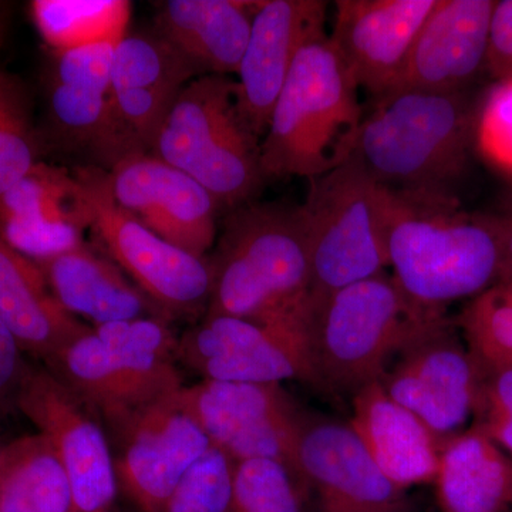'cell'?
I'll return each mask as SVG.
<instances>
[{
    "label": "cell",
    "mask_w": 512,
    "mask_h": 512,
    "mask_svg": "<svg viewBox=\"0 0 512 512\" xmlns=\"http://www.w3.org/2000/svg\"><path fill=\"white\" fill-rule=\"evenodd\" d=\"M229 211L208 258L205 316L309 328L311 261L301 205L251 201Z\"/></svg>",
    "instance_id": "cell-1"
},
{
    "label": "cell",
    "mask_w": 512,
    "mask_h": 512,
    "mask_svg": "<svg viewBox=\"0 0 512 512\" xmlns=\"http://www.w3.org/2000/svg\"><path fill=\"white\" fill-rule=\"evenodd\" d=\"M477 113L468 92L383 94L363 116L349 160L387 190L453 197L476 150Z\"/></svg>",
    "instance_id": "cell-2"
},
{
    "label": "cell",
    "mask_w": 512,
    "mask_h": 512,
    "mask_svg": "<svg viewBox=\"0 0 512 512\" xmlns=\"http://www.w3.org/2000/svg\"><path fill=\"white\" fill-rule=\"evenodd\" d=\"M387 268L424 308L476 298L500 281L501 248L493 215L458 210L456 198L393 191Z\"/></svg>",
    "instance_id": "cell-3"
},
{
    "label": "cell",
    "mask_w": 512,
    "mask_h": 512,
    "mask_svg": "<svg viewBox=\"0 0 512 512\" xmlns=\"http://www.w3.org/2000/svg\"><path fill=\"white\" fill-rule=\"evenodd\" d=\"M359 86L328 35L306 43L279 93L264 140L265 178L312 180L345 164L362 124Z\"/></svg>",
    "instance_id": "cell-4"
},
{
    "label": "cell",
    "mask_w": 512,
    "mask_h": 512,
    "mask_svg": "<svg viewBox=\"0 0 512 512\" xmlns=\"http://www.w3.org/2000/svg\"><path fill=\"white\" fill-rule=\"evenodd\" d=\"M446 319V312L410 299L386 272L339 289L311 306L309 350L318 386L356 393Z\"/></svg>",
    "instance_id": "cell-5"
},
{
    "label": "cell",
    "mask_w": 512,
    "mask_h": 512,
    "mask_svg": "<svg viewBox=\"0 0 512 512\" xmlns=\"http://www.w3.org/2000/svg\"><path fill=\"white\" fill-rule=\"evenodd\" d=\"M151 154L194 178L221 210L254 201L266 180L261 143L242 120L227 76L208 74L185 86Z\"/></svg>",
    "instance_id": "cell-6"
},
{
    "label": "cell",
    "mask_w": 512,
    "mask_h": 512,
    "mask_svg": "<svg viewBox=\"0 0 512 512\" xmlns=\"http://www.w3.org/2000/svg\"><path fill=\"white\" fill-rule=\"evenodd\" d=\"M301 205L311 261V306L387 268L393 191L355 161L309 180Z\"/></svg>",
    "instance_id": "cell-7"
},
{
    "label": "cell",
    "mask_w": 512,
    "mask_h": 512,
    "mask_svg": "<svg viewBox=\"0 0 512 512\" xmlns=\"http://www.w3.org/2000/svg\"><path fill=\"white\" fill-rule=\"evenodd\" d=\"M90 215V228L114 264L165 318L200 311L211 293L210 259L188 254L151 232L114 202L106 170L90 165L74 173Z\"/></svg>",
    "instance_id": "cell-8"
},
{
    "label": "cell",
    "mask_w": 512,
    "mask_h": 512,
    "mask_svg": "<svg viewBox=\"0 0 512 512\" xmlns=\"http://www.w3.org/2000/svg\"><path fill=\"white\" fill-rule=\"evenodd\" d=\"M174 400L204 431L211 446L234 463L278 461L301 484L296 457L302 414L281 384L204 380L183 387Z\"/></svg>",
    "instance_id": "cell-9"
},
{
    "label": "cell",
    "mask_w": 512,
    "mask_h": 512,
    "mask_svg": "<svg viewBox=\"0 0 512 512\" xmlns=\"http://www.w3.org/2000/svg\"><path fill=\"white\" fill-rule=\"evenodd\" d=\"M13 400L59 457L72 485L74 512H109L119 487L116 464L89 407L52 372L29 366Z\"/></svg>",
    "instance_id": "cell-10"
},
{
    "label": "cell",
    "mask_w": 512,
    "mask_h": 512,
    "mask_svg": "<svg viewBox=\"0 0 512 512\" xmlns=\"http://www.w3.org/2000/svg\"><path fill=\"white\" fill-rule=\"evenodd\" d=\"M47 363L53 375L120 436L184 387L171 357L114 352L101 343L93 328L67 343Z\"/></svg>",
    "instance_id": "cell-11"
},
{
    "label": "cell",
    "mask_w": 512,
    "mask_h": 512,
    "mask_svg": "<svg viewBox=\"0 0 512 512\" xmlns=\"http://www.w3.org/2000/svg\"><path fill=\"white\" fill-rule=\"evenodd\" d=\"M116 42L53 50L43 73V146L84 151L103 170L120 161L111 97V59Z\"/></svg>",
    "instance_id": "cell-12"
},
{
    "label": "cell",
    "mask_w": 512,
    "mask_h": 512,
    "mask_svg": "<svg viewBox=\"0 0 512 512\" xmlns=\"http://www.w3.org/2000/svg\"><path fill=\"white\" fill-rule=\"evenodd\" d=\"M309 329L296 323H258L231 316H205L180 339L178 355L218 382L281 384L316 382Z\"/></svg>",
    "instance_id": "cell-13"
},
{
    "label": "cell",
    "mask_w": 512,
    "mask_h": 512,
    "mask_svg": "<svg viewBox=\"0 0 512 512\" xmlns=\"http://www.w3.org/2000/svg\"><path fill=\"white\" fill-rule=\"evenodd\" d=\"M296 458L306 512H414L349 423L302 416Z\"/></svg>",
    "instance_id": "cell-14"
},
{
    "label": "cell",
    "mask_w": 512,
    "mask_h": 512,
    "mask_svg": "<svg viewBox=\"0 0 512 512\" xmlns=\"http://www.w3.org/2000/svg\"><path fill=\"white\" fill-rule=\"evenodd\" d=\"M456 323L443 320L413 340L380 377L386 393L439 439L466 429L473 416L477 369Z\"/></svg>",
    "instance_id": "cell-15"
},
{
    "label": "cell",
    "mask_w": 512,
    "mask_h": 512,
    "mask_svg": "<svg viewBox=\"0 0 512 512\" xmlns=\"http://www.w3.org/2000/svg\"><path fill=\"white\" fill-rule=\"evenodd\" d=\"M114 202L151 232L207 258L217 238V200L190 175L151 153L121 158L106 170Z\"/></svg>",
    "instance_id": "cell-16"
},
{
    "label": "cell",
    "mask_w": 512,
    "mask_h": 512,
    "mask_svg": "<svg viewBox=\"0 0 512 512\" xmlns=\"http://www.w3.org/2000/svg\"><path fill=\"white\" fill-rule=\"evenodd\" d=\"M198 74L156 32L123 35L111 59V97L120 160L151 153L178 96Z\"/></svg>",
    "instance_id": "cell-17"
},
{
    "label": "cell",
    "mask_w": 512,
    "mask_h": 512,
    "mask_svg": "<svg viewBox=\"0 0 512 512\" xmlns=\"http://www.w3.org/2000/svg\"><path fill=\"white\" fill-rule=\"evenodd\" d=\"M326 10L323 0H268L256 10L235 94L242 120L259 140L302 47L325 35Z\"/></svg>",
    "instance_id": "cell-18"
},
{
    "label": "cell",
    "mask_w": 512,
    "mask_h": 512,
    "mask_svg": "<svg viewBox=\"0 0 512 512\" xmlns=\"http://www.w3.org/2000/svg\"><path fill=\"white\" fill-rule=\"evenodd\" d=\"M437 0H339L330 35L359 89L383 96L399 82Z\"/></svg>",
    "instance_id": "cell-19"
},
{
    "label": "cell",
    "mask_w": 512,
    "mask_h": 512,
    "mask_svg": "<svg viewBox=\"0 0 512 512\" xmlns=\"http://www.w3.org/2000/svg\"><path fill=\"white\" fill-rule=\"evenodd\" d=\"M174 397L148 410L121 434L117 480L141 512H164L188 468L211 447Z\"/></svg>",
    "instance_id": "cell-20"
},
{
    "label": "cell",
    "mask_w": 512,
    "mask_h": 512,
    "mask_svg": "<svg viewBox=\"0 0 512 512\" xmlns=\"http://www.w3.org/2000/svg\"><path fill=\"white\" fill-rule=\"evenodd\" d=\"M495 0H437L394 90L467 92L485 72Z\"/></svg>",
    "instance_id": "cell-21"
},
{
    "label": "cell",
    "mask_w": 512,
    "mask_h": 512,
    "mask_svg": "<svg viewBox=\"0 0 512 512\" xmlns=\"http://www.w3.org/2000/svg\"><path fill=\"white\" fill-rule=\"evenodd\" d=\"M90 215L74 175L37 163L0 197V237L35 262L84 244Z\"/></svg>",
    "instance_id": "cell-22"
},
{
    "label": "cell",
    "mask_w": 512,
    "mask_h": 512,
    "mask_svg": "<svg viewBox=\"0 0 512 512\" xmlns=\"http://www.w3.org/2000/svg\"><path fill=\"white\" fill-rule=\"evenodd\" d=\"M349 424L376 466L397 487L409 491L434 483L443 440L394 402L379 380L353 393Z\"/></svg>",
    "instance_id": "cell-23"
},
{
    "label": "cell",
    "mask_w": 512,
    "mask_h": 512,
    "mask_svg": "<svg viewBox=\"0 0 512 512\" xmlns=\"http://www.w3.org/2000/svg\"><path fill=\"white\" fill-rule=\"evenodd\" d=\"M259 5L245 0H168L158 10L154 32L198 77H228L238 72Z\"/></svg>",
    "instance_id": "cell-24"
},
{
    "label": "cell",
    "mask_w": 512,
    "mask_h": 512,
    "mask_svg": "<svg viewBox=\"0 0 512 512\" xmlns=\"http://www.w3.org/2000/svg\"><path fill=\"white\" fill-rule=\"evenodd\" d=\"M36 264L60 305L94 326L144 316L165 318L113 259L87 244Z\"/></svg>",
    "instance_id": "cell-25"
},
{
    "label": "cell",
    "mask_w": 512,
    "mask_h": 512,
    "mask_svg": "<svg viewBox=\"0 0 512 512\" xmlns=\"http://www.w3.org/2000/svg\"><path fill=\"white\" fill-rule=\"evenodd\" d=\"M0 320L22 350L50 360L87 326L50 291L42 269L0 237Z\"/></svg>",
    "instance_id": "cell-26"
},
{
    "label": "cell",
    "mask_w": 512,
    "mask_h": 512,
    "mask_svg": "<svg viewBox=\"0 0 512 512\" xmlns=\"http://www.w3.org/2000/svg\"><path fill=\"white\" fill-rule=\"evenodd\" d=\"M433 484L441 512L512 510V458L473 426L443 440Z\"/></svg>",
    "instance_id": "cell-27"
},
{
    "label": "cell",
    "mask_w": 512,
    "mask_h": 512,
    "mask_svg": "<svg viewBox=\"0 0 512 512\" xmlns=\"http://www.w3.org/2000/svg\"><path fill=\"white\" fill-rule=\"evenodd\" d=\"M0 512H74L72 485L45 437H25L0 484Z\"/></svg>",
    "instance_id": "cell-28"
},
{
    "label": "cell",
    "mask_w": 512,
    "mask_h": 512,
    "mask_svg": "<svg viewBox=\"0 0 512 512\" xmlns=\"http://www.w3.org/2000/svg\"><path fill=\"white\" fill-rule=\"evenodd\" d=\"M33 19L40 35L53 50L117 42L124 35L127 2H72L36 0Z\"/></svg>",
    "instance_id": "cell-29"
},
{
    "label": "cell",
    "mask_w": 512,
    "mask_h": 512,
    "mask_svg": "<svg viewBox=\"0 0 512 512\" xmlns=\"http://www.w3.org/2000/svg\"><path fill=\"white\" fill-rule=\"evenodd\" d=\"M42 151L28 89L0 69V197L40 163Z\"/></svg>",
    "instance_id": "cell-30"
},
{
    "label": "cell",
    "mask_w": 512,
    "mask_h": 512,
    "mask_svg": "<svg viewBox=\"0 0 512 512\" xmlns=\"http://www.w3.org/2000/svg\"><path fill=\"white\" fill-rule=\"evenodd\" d=\"M228 512H306V494L284 464L241 461L235 463Z\"/></svg>",
    "instance_id": "cell-31"
},
{
    "label": "cell",
    "mask_w": 512,
    "mask_h": 512,
    "mask_svg": "<svg viewBox=\"0 0 512 512\" xmlns=\"http://www.w3.org/2000/svg\"><path fill=\"white\" fill-rule=\"evenodd\" d=\"M235 463L211 446L181 478L164 512H228Z\"/></svg>",
    "instance_id": "cell-32"
},
{
    "label": "cell",
    "mask_w": 512,
    "mask_h": 512,
    "mask_svg": "<svg viewBox=\"0 0 512 512\" xmlns=\"http://www.w3.org/2000/svg\"><path fill=\"white\" fill-rule=\"evenodd\" d=\"M474 362L477 377L471 426L512 458V367Z\"/></svg>",
    "instance_id": "cell-33"
},
{
    "label": "cell",
    "mask_w": 512,
    "mask_h": 512,
    "mask_svg": "<svg viewBox=\"0 0 512 512\" xmlns=\"http://www.w3.org/2000/svg\"><path fill=\"white\" fill-rule=\"evenodd\" d=\"M476 150L512 177V79L495 82L478 106Z\"/></svg>",
    "instance_id": "cell-34"
},
{
    "label": "cell",
    "mask_w": 512,
    "mask_h": 512,
    "mask_svg": "<svg viewBox=\"0 0 512 512\" xmlns=\"http://www.w3.org/2000/svg\"><path fill=\"white\" fill-rule=\"evenodd\" d=\"M93 330L101 343L114 352L174 359L180 349V340L175 338L165 318L160 316H144V318L104 323V325L94 326Z\"/></svg>",
    "instance_id": "cell-35"
},
{
    "label": "cell",
    "mask_w": 512,
    "mask_h": 512,
    "mask_svg": "<svg viewBox=\"0 0 512 512\" xmlns=\"http://www.w3.org/2000/svg\"><path fill=\"white\" fill-rule=\"evenodd\" d=\"M485 72L495 82L512 79V0L495 2L488 32Z\"/></svg>",
    "instance_id": "cell-36"
},
{
    "label": "cell",
    "mask_w": 512,
    "mask_h": 512,
    "mask_svg": "<svg viewBox=\"0 0 512 512\" xmlns=\"http://www.w3.org/2000/svg\"><path fill=\"white\" fill-rule=\"evenodd\" d=\"M28 365L22 360V346L0 320V400L15 397Z\"/></svg>",
    "instance_id": "cell-37"
},
{
    "label": "cell",
    "mask_w": 512,
    "mask_h": 512,
    "mask_svg": "<svg viewBox=\"0 0 512 512\" xmlns=\"http://www.w3.org/2000/svg\"><path fill=\"white\" fill-rule=\"evenodd\" d=\"M493 217L501 248V275L498 282L512 281V214Z\"/></svg>",
    "instance_id": "cell-38"
},
{
    "label": "cell",
    "mask_w": 512,
    "mask_h": 512,
    "mask_svg": "<svg viewBox=\"0 0 512 512\" xmlns=\"http://www.w3.org/2000/svg\"><path fill=\"white\" fill-rule=\"evenodd\" d=\"M22 441L23 439H19L13 441V443L5 444V446H0V484H2L6 474L9 473L10 467L15 464L16 458L22 450Z\"/></svg>",
    "instance_id": "cell-39"
},
{
    "label": "cell",
    "mask_w": 512,
    "mask_h": 512,
    "mask_svg": "<svg viewBox=\"0 0 512 512\" xmlns=\"http://www.w3.org/2000/svg\"><path fill=\"white\" fill-rule=\"evenodd\" d=\"M3 35H5V15H3L2 9H0V43H2Z\"/></svg>",
    "instance_id": "cell-40"
},
{
    "label": "cell",
    "mask_w": 512,
    "mask_h": 512,
    "mask_svg": "<svg viewBox=\"0 0 512 512\" xmlns=\"http://www.w3.org/2000/svg\"><path fill=\"white\" fill-rule=\"evenodd\" d=\"M110 512V511H109Z\"/></svg>",
    "instance_id": "cell-41"
}]
</instances>
